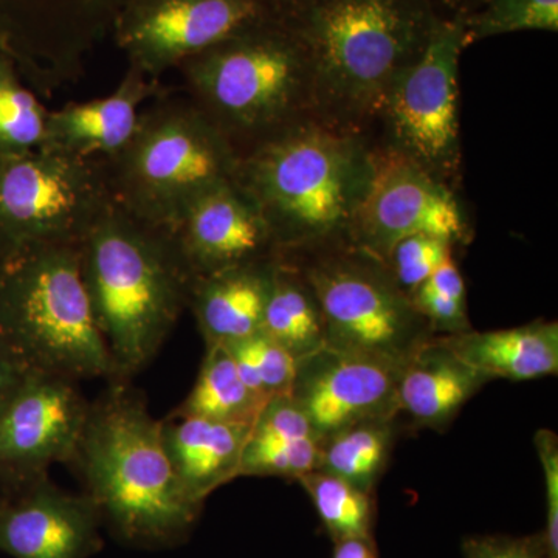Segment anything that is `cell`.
Instances as JSON below:
<instances>
[{
	"label": "cell",
	"instance_id": "7c38bea8",
	"mask_svg": "<svg viewBox=\"0 0 558 558\" xmlns=\"http://www.w3.org/2000/svg\"><path fill=\"white\" fill-rule=\"evenodd\" d=\"M277 11L274 0H126L113 32L131 68L157 80Z\"/></svg>",
	"mask_w": 558,
	"mask_h": 558
},
{
	"label": "cell",
	"instance_id": "cb8c5ba5",
	"mask_svg": "<svg viewBox=\"0 0 558 558\" xmlns=\"http://www.w3.org/2000/svg\"><path fill=\"white\" fill-rule=\"evenodd\" d=\"M400 435L395 417L359 422L322 439L315 470L374 495Z\"/></svg>",
	"mask_w": 558,
	"mask_h": 558
},
{
	"label": "cell",
	"instance_id": "4316f807",
	"mask_svg": "<svg viewBox=\"0 0 558 558\" xmlns=\"http://www.w3.org/2000/svg\"><path fill=\"white\" fill-rule=\"evenodd\" d=\"M49 110L0 58V156H20L40 148Z\"/></svg>",
	"mask_w": 558,
	"mask_h": 558
},
{
	"label": "cell",
	"instance_id": "f35d334b",
	"mask_svg": "<svg viewBox=\"0 0 558 558\" xmlns=\"http://www.w3.org/2000/svg\"><path fill=\"white\" fill-rule=\"evenodd\" d=\"M476 2H478V0H476ZM476 2H475V3H476ZM473 7H475V5H473Z\"/></svg>",
	"mask_w": 558,
	"mask_h": 558
},
{
	"label": "cell",
	"instance_id": "4fadbf2b",
	"mask_svg": "<svg viewBox=\"0 0 558 558\" xmlns=\"http://www.w3.org/2000/svg\"><path fill=\"white\" fill-rule=\"evenodd\" d=\"M89 411L76 381L32 371L0 411V483L11 490L73 464Z\"/></svg>",
	"mask_w": 558,
	"mask_h": 558
},
{
	"label": "cell",
	"instance_id": "d6a6232c",
	"mask_svg": "<svg viewBox=\"0 0 558 558\" xmlns=\"http://www.w3.org/2000/svg\"><path fill=\"white\" fill-rule=\"evenodd\" d=\"M464 558H548L543 534L524 535H478L462 543Z\"/></svg>",
	"mask_w": 558,
	"mask_h": 558
},
{
	"label": "cell",
	"instance_id": "8fae6325",
	"mask_svg": "<svg viewBox=\"0 0 558 558\" xmlns=\"http://www.w3.org/2000/svg\"><path fill=\"white\" fill-rule=\"evenodd\" d=\"M373 146V179L349 244L381 260L400 240L414 234L468 247L475 230L459 191L395 150Z\"/></svg>",
	"mask_w": 558,
	"mask_h": 558
},
{
	"label": "cell",
	"instance_id": "4dcf8cb0",
	"mask_svg": "<svg viewBox=\"0 0 558 558\" xmlns=\"http://www.w3.org/2000/svg\"><path fill=\"white\" fill-rule=\"evenodd\" d=\"M451 242L428 234H414L403 238L395 245L384 259L392 278L400 289L411 295L436 270L454 256L457 252Z\"/></svg>",
	"mask_w": 558,
	"mask_h": 558
},
{
	"label": "cell",
	"instance_id": "74e56055",
	"mask_svg": "<svg viewBox=\"0 0 558 558\" xmlns=\"http://www.w3.org/2000/svg\"><path fill=\"white\" fill-rule=\"evenodd\" d=\"M0 269H2V259H0Z\"/></svg>",
	"mask_w": 558,
	"mask_h": 558
},
{
	"label": "cell",
	"instance_id": "603a6c76",
	"mask_svg": "<svg viewBox=\"0 0 558 558\" xmlns=\"http://www.w3.org/2000/svg\"><path fill=\"white\" fill-rule=\"evenodd\" d=\"M260 330L296 362L326 347L325 325L314 292L300 270L279 255Z\"/></svg>",
	"mask_w": 558,
	"mask_h": 558
},
{
	"label": "cell",
	"instance_id": "30bf717a",
	"mask_svg": "<svg viewBox=\"0 0 558 558\" xmlns=\"http://www.w3.org/2000/svg\"><path fill=\"white\" fill-rule=\"evenodd\" d=\"M113 204L100 159L40 148L0 156V259L80 245Z\"/></svg>",
	"mask_w": 558,
	"mask_h": 558
},
{
	"label": "cell",
	"instance_id": "e0dca14e",
	"mask_svg": "<svg viewBox=\"0 0 558 558\" xmlns=\"http://www.w3.org/2000/svg\"><path fill=\"white\" fill-rule=\"evenodd\" d=\"M488 381L490 377L458 357L442 337H432L399 371L395 418L400 432H446Z\"/></svg>",
	"mask_w": 558,
	"mask_h": 558
},
{
	"label": "cell",
	"instance_id": "ba28073f",
	"mask_svg": "<svg viewBox=\"0 0 558 558\" xmlns=\"http://www.w3.org/2000/svg\"><path fill=\"white\" fill-rule=\"evenodd\" d=\"M317 299L326 347L402 368L435 333L384 260L351 244L279 255Z\"/></svg>",
	"mask_w": 558,
	"mask_h": 558
},
{
	"label": "cell",
	"instance_id": "d590c367",
	"mask_svg": "<svg viewBox=\"0 0 558 558\" xmlns=\"http://www.w3.org/2000/svg\"><path fill=\"white\" fill-rule=\"evenodd\" d=\"M476 0H432L440 17L464 16L475 5Z\"/></svg>",
	"mask_w": 558,
	"mask_h": 558
},
{
	"label": "cell",
	"instance_id": "2e32d148",
	"mask_svg": "<svg viewBox=\"0 0 558 558\" xmlns=\"http://www.w3.org/2000/svg\"><path fill=\"white\" fill-rule=\"evenodd\" d=\"M171 233L194 278L278 255L266 220L234 180L197 197Z\"/></svg>",
	"mask_w": 558,
	"mask_h": 558
},
{
	"label": "cell",
	"instance_id": "3957f363",
	"mask_svg": "<svg viewBox=\"0 0 558 558\" xmlns=\"http://www.w3.org/2000/svg\"><path fill=\"white\" fill-rule=\"evenodd\" d=\"M81 274L117 380L159 354L183 311L194 275L171 231L112 204L80 242Z\"/></svg>",
	"mask_w": 558,
	"mask_h": 558
},
{
	"label": "cell",
	"instance_id": "d4e9b609",
	"mask_svg": "<svg viewBox=\"0 0 558 558\" xmlns=\"http://www.w3.org/2000/svg\"><path fill=\"white\" fill-rule=\"evenodd\" d=\"M266 403L242 380L229 349L208 344L196 384L172 414L253 425Z\"/></svg>",
	"mask_w": 558,
	"mask_h": 558
},
{
	"label": "cell",
	"instance_id": "6da1fadb",
	"mask_svg": "<svg viewBox=\"0 0 558 558\" xmlns=\"http://www.w3.org/2000/svg\"><path fill=\"white\" fill-rule=\"evenodd\" d=\"M373 153L365 132L310 117L241 156L234 182L266 220L278 255L349 244Z\"/></svg>",
	"mask_w": 558,
	"mask_h": 558
},
{
	"label": "cell",
	"instance_id": "44dd1931",
	"mask_svg": "<svg viewBox=\"0 0 558 558\" xmlns=\"http://www.w3.org/2000/svg\"><path fill=\"white\" fill-rule=\"evenodd\" d=\"M447 347L492 380H532L558 373L557 322L535 319L517 328L439 336Z\"/></svg>",
	"mask_w": 558,
	"mask_h": 558
},
{
	"label": "cell",
	"instance_id": "484cf974",
	"mask_svg": "<svg viewBox=\"0 0 558 558\" xmlns=\"http://www.w3.org/2000/svg\"><path fill=\"white\" fill-rule=\"evenodd\" d=\"M296 483L310 495L323 526L332 542L373 537L376 501L373 494L360 490L347 481L312 470Z\"/></svg>",
	"mask_w": 558,
	"mask_h": 558
},
{
	"label": "cell",
	"instance_id": "ffe728a7",
	"mask_svg": "<svg viewBox=\"0 0 558 558\" xmlns=\"http://www.w3.org/2000/svg\"><path fill=\"white\" fill-rule=\"evenodd\" d=\"M277 256L194 279L189 310L205 347L233 343L260 332Z\"/></svg>",
	"mask_w": 558,
	"mask_h": 558
},
{
	"label": "cell",
	"instance_id": "e575fe53",
	"mask_svg": "<svg viewBox=\"0 0 558 558\" xmlns=\"http://www.w3.org/2000/svg\"><path fill=\"white\" fill-rule=\"evenodd\" d=\"M332 558H377L373 537H354L333 542Z\"/></svg>",
	"mask_w": 558,
	"mask_h": 558
},
{
	"label": "cell",
	"instance_id": "7a4b0ae2",
	"mask_svg": "<svg viewBox=\"0 0 558 558\" xmlns=\"http://www.w3.org/2000/svg\"><path fill=\"white\" fill-rule=\"evenodd\" d=\"M73 464L102 526L131 548H178L204 509L180 486L163 447L161 422L128 381H110L108 391L90 403Z\"/></svg>",
	"mask_w": 558,
	"mask_h": 558
},
{
	"label": "cell",
	"instance_id": "83f0119b",
	"mask_svg": "<svg viewBox=\"0 0 558 558\" xmlns=\"http://www.w3.org/2000/svg\"><path fill=\"white\" fill-rule=\"evenodd\" d=\"M470 46L520 32H558V0H478L461 16Z\"/></svg>",
	"mask_w": 558,
	"mask_h": 558
},
{
	"label": "cell",
	"instance_id": "9c48e42d",
	"mask_svg": "<svg viewBox=\"0 0 558 558\" xmlns=\"http://www.w3.org/2000/svg\"><path fill=\"white\" fill-rule=\"evenodd\" d=\"M470 46L461 16L440 17L428 46L392 80L369 121L374 145L461 191L459 61Z\"/></svg>",
	"mask_w": 558,
	"mask_h": 558
},
{
	"label": "cell",
	"instance_id": "277c9868",
	"mask_svg": "<svg viewBox=\"0 0 558 558\" xmlns=\"http://www.w3.org/2000/svg\"><path fill=\"white\" fill-rule=\"evenodd\" d=\"M288 17L310 53L315 119L365 134L389 84L440 21L432 0H322Z\"/></svg>",
	"mask_w": 558,
	"mask_h": 558
},
{
	"label": "cell",
	"instance_id": "5b68a950",
	"mask_svg": "<svg viewBox=\"0 0 558 558\" xmlns=\"http://www.w3.org/2000/svg\"><path fill=\"white\" fill-rule=\"evenodd\" d=\"M186 98L238 157L314 117L310 53L284 14H271L178 68Z\"/></svg>",
	"mask_w": 558,
	"mask_h": 558
},
{
	"label": "cell",
	"instance_id": "836d02e7",
	"mask_svg": "<svg viewBox=\"0 0 558 558\" xmlns=\"http://www.w3.org/2000/svg\"><path fill=\"white\" fill-rule=\"evenodd\" d=\"M32 371L25 366L9 344L0 339V411L13 398Z\"/></svg>",
	"mask_w": 558,
	"mask_h": 558
},
{
	"label": "cell",
	"instance_id": "f546056e",
	"mask_svg": "<svg viewBox=\"0 0 558 558\" xmlns=\"http://www.w3.org/2000/svg\"><path fill=\"white\" fill-rule=\"evenodd\" d=\"M236 363L242 380L253 392L267 400L290 395L295 379L296 360L266 333L223 344Z\"/></svg>",
	"mask_w": 558,
	"mask_h": 558
},
{
	"label": "cell",
	"instance_id": "52a82bcc",
	"mask_svg": "<svg viewBox=\"0 0 558 558\" xmlns=\"http://www.w3.org/2000/svg\"><path fill=\"white\" fill-rule=\"evenodd\" d=\"M236 150L196 106L160 94L140 113L137 130L102 160L113 204L171 231L186 208L236 175Z\"/></svg>",
	"mask_w": 558,
	"mask_h": 558
},
{
	"label": "cell",
	"instance_id": "ac0fdd59",
	"mask_svg": "<svg viewBox=\"0 0 558 558\" xmlns=\"http://www.w3.org/2000/svg\"><path fill=\"white\" fill-rule=\"evenodd\" d=\"M160 94L157 80L130 65L108 97L49 110L43 146L86 159H109L134 135L145 101Z\"/></svg>",
	"mask_w": 558,
	"mask_h": 558
},
{
	"label": "cell",
	"instance_id": "f1b7e54d",
	"mask_svg": "<svg viewBox=\"0 0 558 558\" xmlns=\"http://www.w3.org/2000/svg\"><path fill=\"white\" fill-rule=\"evenodd\" d=\"M410 300L435 336H457L473 329L468 311V286L454 258L446 260L418 286Z\"/></svg>",
	"mask_w": 558,
	"mask_h": 558
},
{
	"label": "cell",
	"instance_id": "5bb4252c",
	"mask_svg": "<svg viewBox=\"0 0 558 558\" xmlns=\"http://www.w3.org/2000/svg\"><path fill=\"white\" fill-rule=\"evenodd\" d=\"M399 371L325 347L296 362L290 396L325 439L368 418L395 417Z\"/></svg>",
	"mask_w": 558,
	"mask_h": 558
},
{
	"label": "cell",
	"instance_id": "8992f818",
	"mask_svg": "<svg viewBox=\"0 0 558 558\" xmlns=\"http://www.w3.org/2000/svg\"><path fill=\"white\" fill-rule=\"evenodd\" d=\"M0 339L33 373L117 381L84 286L78 245H49L2 260Z\"/></svg>",
	"mask_w": 558,
	"mask_h": 558
},
{
	"label": "cell",
	"instance_id": "7402d4cb",
	"mask_svg": "<svg viewBox=\"0 0 558 558\" xmlns=\"http://www.w3.org/2000/svg\"><path fill=\"white\" fill-rule=\"evenodd\" d=\"M322 439L292 396H278L253 422L242 451L240 476L299 481L317 469Z\"/></svg>",
	"mask_w": 558,
	"mask_h": 558
},
{
	"label": "cell",
	"instance_id": "8d00e7d4",
	"mask_svg": "<svg viewBox=\"0 0 558 558\" xmlns=\"http://www.w3.org/2000/svg\"><path fill=\"white\" fill-rule=\"evenodd\" d=\"M274 2L279 13L290 16V14H296L314 7L315 3L322 2V0H274Z\"/></svg>",
	"mask_w": 558,
	"mask_h": 558
},
{
	"label": "cell",
	"instance_id": "1f68e13d",
	"mask_svg": "<svg viewBox=\"0 0 558 558\" xmlns=\"http://www.w3.org/2000/svg\"><path fill=\"white\" fill-rule=\"evenodd\" d=\"M546 488V527L542 532L548 558H558V438L553 429H538L534 438Z\"/></svg>",
	"mask_w": 558,
	"mask_h": 558
},
{
	"label": "cell",
	"instance_id": "9a60e30c",
	"mask_svg": "<svg viewBox=\"0 0 558 558\" xmlns=\"http://www.w3.org/2000/svg\"><path fill=\"white\" fill-rule=\"evenodd\" d=\"M102 520L87 494L49 476L0 494V553L13 558H92L102 549Z\"/></svg>",
	"mask_w": 558,
	"mask_h": 558
},
{
	"label": "cell",
	"instance_id": "d6986e66",
	"mask_svg": "<svg viewBox=\"0 0 558 558\" xmlns=\"http://www.w3.org/2000/svg\"><path fill=\"white\" fill-rule=\"evenodd\" d=\"M161 422V439L180 486L197 505L223 484L240 478L242 451L252 425L172 414Z\"/></svg>",
	"mask_w": 558,
	"mask_h": 558
}]
</instances>
